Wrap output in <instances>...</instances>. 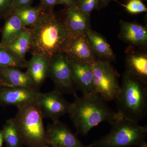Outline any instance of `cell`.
<instances>
[{
	"instance_id": "obj_11",
	"label": "cell",
	"mask_w": 147,
	"mask_h": 147,
	"mask_svg": "<svg viewBox=\"0 0 147 147\" xmlns=\"http://www.w3.org/2000/svg\"><path fill=\"white\" fill-rule=\"evenodd\" d=\"M39 90L18 87L0 88V106L16 107L36 102Z\"/></svg>"
},
{
	"instance_id": "obj_1",
	"label": "cell",
	"mask_w": 147,
	"mask_h": 147,
	"mask_svg": "<svg viewBox=\"0 0 147 147\" xmlns=\"http://www.w3.org/2000/svg\"><path fill=\"white\" fill-rule=\"evenodd\" d=\"M29 29L31 42L29 52L49 60L62 53L70 38L63 21L58 18L54 10H42L36 23Z\"/></svg>"
},
{
	"instance_id": "obj_25",
	"label": "cell",
	"mask_w": 147,
	"mask_h": 147,
	"mask_svg": "<svg viewBox=\"0 0 147 147\" xmlns=\"http://www.w3.org/2000/svg\"><path fill=\"white\" fill-rule=\"evenodd\" d=\"M99 3V0H77L76 7L90 15L92 11L98 8Z\"/></svg>"
},
{
	"instance_id": "obj_17",
	"label": "cell",
	"mask_w": 147,
	"mask_h": 147,
	"mask_svg": "<svg viewBox=\"0 0 147 147\" xmlns=\"http://www.w3.org/2000/svg\"><path fill=\"white\" fill-rule=\"evenodd\" d=\"M126 73L147 85L146 55L132 53L128 55L126 58Z\"/></svg>"
},
{
	"instance_id": "obj_10",
	"label": "cell",
	"mask_w": 147,
	"mask_h": 147,
	"mask_svg": "<svg viewBox=\"0 0 147 147\" xmlns=\"http://www.w3.org/2000/svg\"><path fill=\"white\" fill-rule=\"evenodd\" d=\"M62 53L74 60L91 65L97 60L86 34L69 38Z\"/></svg>"
},
{
	"instance_id": "obj_35",
	"label": "cell",
	"mask_w": 147,
	"mask_h": 147,
	"mask_svg": "<svg viewBox=\"0 0 147 147\" xmlns=\"http://www.w3.org/2000/svg\"><path fill=\"white\" fill-rule=\"evenodd\" d=\"M124 1H125L127 2L128 1H129V0H123ZM141 1H146V0H141Z\"/></svg>"
},
{
	"instance_id": "obj_9",
	"label": "cell",
	"mask_w": 147,
	"mask_h": 147,
	"mask_svg": "<svg viewBox=\"0 0 147 147\" xmlns=\"http://www.w3.org/2000/svg\"><path fill=\"white\" fill-rule=\"evenodd\" d=\"M46 130L50 146L55 144L61 147H87L77 134L59 120L49 124Z\"/></svg>"
},
{
	"instance_id": "obj_15",
	"label": "cell",
	"mask_w": 147,
	"mask_h": 147,
	"mask_svg": "<svg viewBox=\"0 0 147 147\" xmlns=\"http://www.w3.org/2000/svg\"><path fill=\"white\" fill-rule=\"evenodd\" d=\"M119 37L125 42L135 46H145L147 43L146 27L136 23L121 21Z\"/></svg>"
},
{
	"instance_id": "obj_33",
	"label": "cell",
	"mask_w": 147,
	"mask_h": 147,
	"mask_svg": "<svg viewBox=\"0 0 147 147\" xmlns=\"http://www.w3.org/2000/svg\"><path fill=\"white\" fill-rule=\"evenodd\" d=\"M139 147H147V144L146 142L144 144L142 145V146Z\"/></svg>"
},
{
	"instance_id": "obj_22",
	"label": "cell",
	"mask_w": 147,
	"mask_h": 147,
	"mask_svg": "<svg viewBox=\"0 0 147 147\" xmlns=\"http://www.w3.org/2000/svg\"><path fill=\"white\" fill-rule=\"evenodd\" d=\"M40 6H30L23 7L13 11L12 12L18 16L25 28L32 26L39 18L42 11Z\"/></svg>"
},
{
	"instance_id": "obj_24",
	"label": "cell",
	"mask_w": 147,
	"mask_h": 147,
	"mask_svg": "<svg viewBox=\"0 0 147 147\" xmlns=\"http://www.w3.org/2000/svg\"><path fill=\"white\" fill-rule=\"evenodd\" d=\"M117 2L122 6L128 13L131 14H138L147 11L146 6L141 0H129L125 4Z\"/></svg>"
},
{
	"instance_id": "obj_32",
	"label": "cell",
	"mask_w": 147,
	"mask_h": 147,
	"mask_svg": "<svg viewBox=\"0 0 147 147\" xmlns=\"http://www.w3.org/2000/svg\"><path fill=\"white\" fill-rule=\"evenodd\" d=\"M11 87L9 86L8 85L5 83L3 82L2 80L0 78V88L1 87Z\"/></svg>"
},
{
	"instance_id": "obj_14",
	"label": "cell",
	"mask_w": 147,
	"mask_h": 147,
	"mask_svg": "<svg viewBox=\"0 0 147 147\" xmlns=\"http://www.w3.org/2000/svg\"><path fill=\"white\" fill-rule=\"evenodd\" d=\"M50 60L41 55L34 54L26 62V72L37 89L44 83L48 76Z\"/></svg>"
},
{
	"instance_id": "obj_12",
	"label": "cell",
	"mask_w": 147,
	"mask_h": 147,
	"mask_svg": "<svg viewBox=\"0 0 147 147\" xmlns=\"http://www.w3.org/2000/svg\"><path fill=\"white\" fill-rule=\"evenodd\" d=\"M67 58L72 79L77 89L81 91L83 95L96 93L93 83L92 65L79 62L68 57Z\"/></svg>"
},
{
	"instance_id": "obj_13",
	"label": "cell",
	"mask_w": 147,
	"mask_h": 147,
	"mask_svg": "<svg viewBox=\"0 0 147 147\" xmlns=\"http://www.w3.org/2000/svg\"><path fill=\"white\" fill-rule=\"evenodd\" d=\"M64 24L69 37L86 34L90 30V15L77 7L67 8Z\"/></svg>"
},
{
	"instance_id": "obj_18",
	"label": "cell",
	"mask_w": 147,
	"mask_h": 147,
	"mask_svg": "<svg viewBox=\"0 0 147 147\" xmlns=\"http://www.w3.org/2000/svg\"><path fill=\"white\" fill-rule=\"evenodd\" d=\"M86 35L94 55L107 61L114 59L115 56L112 48L102 35L91 29Z\"/></svg>"
},
{
	"instance_id": "obj_5",
	"label": "cell",
	"mask_w": 147,
	"mask_h": 147,
	"mask_svg": "<svg viewBox=\"0 0 147 147\" xmlns=\"http://www.w3.org/2000/svg\"><path fill=\"white\" fill-rule=\"evenodd\" d=\"M110 124V132L87 147H140L146 143L147 126H142L138 122L123 118Z\"/></svg>"
},
{
	"instance_id": "obj_30",
	"label": "cell",
	"mask_w": 147,
	"mask_h": 147,
	"mask_svg": "<svg viewBox=\"0 0 147 147\" xmlns=\"http://www.w3.org/2000/svg\"><path fill=\"white\" fill-rule=\"evenodd\" d=\"M115 0H99V5H98V9L104 8L106 7L109 4L110 2Z\"/></svg>"
},
{
	"instance_id": "obj_6",
	"label": "cell",
	"mask_w": 147,
	"mask_h": 147,
	"mask_svg": "<svg viewBox=\"0 0 147 147\" xmlns=\"http://www.w3.org/2000/svg\"><path fill=\"white\" fill-rule=\"evenodd\" d=\"M95 92L106 101L115 100L120 91L119 75L109 61L97 60L92 65Z\"/></svg>"
},
{
	"instance_id": "obj_8",
	"label": "cell",
	"mask_w": 147,
	"mask_h": 147,
	"mask_svg": "<svg viewBox=\"0 0 147 147\" xmlns=\"http://www.w3.org/2000/svg\"><path fill=\"white\" fill-rule=\"evenodd\" d=\"M36 102L43 117L50 119L53 121L68 114L70 105L63 94L55 90L45 93H40Z\"/></svg>"
},
{
	"instance_id": "obj_29",
	"label": "cell",
	"mask_w": 147,
	"mask_h": 147,
	"mask_svg": "<svg viewBox=\"0 0 147 147\" xmlns=\"http://www.w3.org/2000/svg\"><path fill=\"white\" fill-rule=\"evenodd\" d=\"M61 5L65 6L67 8L76 7L77 0H59Z\"/></svg>"
},
{
	"instance_id": "obj_16",
	"label": "cell",
	"mask_w": 147,
	"mask_h": 147,
	"mask_svg": "<svg viewBox=\"0 0 147 147\" xmlns=\"http://www.w3.org/2000/svg\"><path fill=\"white\" fill-rule=\"evenodd\" d=\"M0 78L11 87L38 90L27 72L14 67H0Z\"/></svg>"
},
{
	"instance_id": "obj_23",
	"label": "cell",
	"mask_w": 147,
	"mask_h": 147,
	"mask_svg": "<svg viewBox=\"0 0 147 147\" xmlns=\"http://www.w3.org/2000/svg\"><path fill=\"white\" fill-rule=\"evenodd\" d=\"M26 62L19 59L5 46L0 45V67L26 68Z\"/></svg>"
},
{
	"instance_id": "obj_27",
	"label": "cell",
	"mask_w": 147,
	"mask_h": 147,
	"mask_svg": "<svg viewBox=\"0 0 147 147\" xmlns=\"http://www.w3.org/2000/svg\"><path fill=\"white\" fill-rule=\"evenodd\" d=\"M60 4L59 0H40V5L44 11L54 10V7Z\"/></svg>"
},
{
	"instance_id": "obj_31",
	"label": "cell",
	"mask_w": 147,
	"mask_h": 147,
	"mask_svg": "<svg viewBox=\"0 0 147 147\" xmlns=\"http://www.w3.org/2000/svg\"><path fill=\"white\" fill-rule=\"evenodd\" d=\"M4 140L3 139L2 132L1 130L0 129V147H3V143Z\"/></svg>"
},
{
	"instance_id": "obj_3",
	"label": "cell",
	"mask_w": 147,
	"mask_h": 147,
	"mask_svg": "<svg viewBox=\"0 0 147 147\" xmlns=\"http://www.w3.org/2000/svg\"><path fill=\"white\" fill-rule=\"evenodd\" d=\"M146 84L124 73L120 91L115 100L117 113L123 118L139 123L147 113Z\"/></svg>"
},
{
	"instance_id": "obj_26",
	"label": "cell",
	"mask_w": 147,
	"mask_h": 147,
	"mask_svg": "<svg viewBox=\"0 0 147 147\" xmlns=\"http://www.w3.org/2000/svg\"><path fill=\"white\" fill-rule=\"evenodd\" d=\"M13 0H0V18L4 19L11 13Z\"/></svg>"
},
{
	"instance_id": "obj_4",
	"label": "cell",
	"mask_w": 147,
	"mask_h": 147,
	"mask_svg": "<svg viewBox=\"0 0 147 147\" xmlns=\"http://www.w3.org/2000/svg\"><path fill=\"white\" fill-rule=\"evenodd\" d=\"M44 118L36 102L17 107L13 118L23 144L27 147H50Z\"/></svg>"
},
{
	"instance_id": "obj_7",
	"label": "cell",
	"mask_w": 147,
	"mask_h": 147,
	"mask_svg": "<svg viewBox=\"0 0 147 147\" xmlns=\"http://www.w3.org/2000/svg\"><path fill=\"white\" fill-rule=\"evenodd\" d=\"M48 76L54 82L55 90L63 94L76 93L78 89L74 82L67 57L64 53H58L50 59Z\"/></svg>"
},
{
	"instance_id": "obj_19",
	"label": "cell",
	"mask_w": 147,
	"mask_h": 147,
	"mask_svg": "<svg viewBox=\"0 0 147 147\" xmlns=\"http://www.w3.org/2000/svg\"><path fill=\"white\" fill-rule=\"evenodd\" d=\"M5 23L2 30L0 45L4 46L15 39L25 27L15 13L11 12L4 18Z\"/></svg>"
},
{
	"instance_id": "obj_34",
	"label": "cell",
	"mask_w": 147,
	"mask_h": 147,
	"mask_svg": "<svg viewBox=\"0 0 147 147\" xmlns=\"http://www.w3.org/2000/svg\"><path fill=\"white\" fill-rule=\"evenodd\" d=\"M50 147H61L59 146H57V145L53 144V145H51V146H50Z\"/></svg>"
},
{
	"instance_id": "obj_21",
	"label": "cell",
	"mask_w": 147,
	"mask_h": 147,
	"mask_svg": "<svg viewBox=\"0 0 147 147\" xmlns=\"http://www.w3.org/2000/svg\"><path fill=\"white\" fill-rule=\"evenodd\" d=\"M1 131L7 147H23L24 144L13 118L6 121Z\"/></svg>"
},
{
	"instance_id": "obj_2",
	"label": "cell",
	"mask_w": 147,
	"mask_h": 147,
	"mask_svg": "<svg viewBox=\"0 0 147 147\" xmlns=\"http://www.w3.org/2000/svg\"><path fill=\"white\" fill-rule=\"evenodd\" d=\"M68 114L76 129V134L86 136L92 129L102 122L110 123L123 118L110 109L106 100L96 93L83 95L79 97L74 94Z\"/></svg>"
},
{
	"instance_id": "obj_20",
	"label": "cell",
	"mask_w": 147,
	"mask_h": 147,
	"mask_svg": "<svg viewBox=\"0 0 147 147\" xmlns=\"http://www.w3.org/2000/svg\"><path fill=\"white\" fill-rule=\"evenodd\" d=\"M30 42V32L26 28L17 37L4 46L19 59L26 62V56L29 52Z\"/></svg>"
},
{
	"instance_id": "obj_28",
	"label": "cell",
	"mask_w": 147,
	"mask_h": 147,
	"mask_svg": "<svg viewBox=\"0 0 147 147\" xmlns=\"http://www.w3.org/2000/svg\"><path fill=\"white\" fill-rule=\"evenodd\" d=\"M33 1L34 0H13L11 12L18 9L30 6Z\"/></svg>"
}]
</instances>
